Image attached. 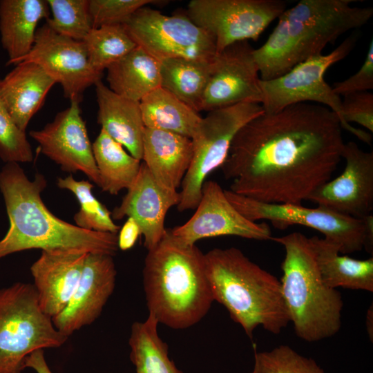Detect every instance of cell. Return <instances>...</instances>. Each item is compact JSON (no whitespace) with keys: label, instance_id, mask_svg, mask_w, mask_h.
<instances>
[{"label":"cell","instance_id":"3","mask_svg":"<svg viewBox=\"0 0 373 373\" xmlns=\"http://www.w3.org/2000/svg\"><path fill=\"white\" fill-rule=\"evenodd\" d=\"M353 0H302L285 9L265 43L254 49L261 80L280 77L299 63L322 54L341 35L365 25L372 7Z\"/></svg>","mask_w":373,"mask_h":373},{"label":"cell","instance_id":"24","mask_svg":"<svg viewBox=\"0 0 373 373\" xmlns=\"http://www.w3.org/2000/svg\"><path fill=\"white\" fill-rule=\"evenodd\" d=\"M49 14L46 0L0 1L1 42L9 57L8 65H15L30 51L37 24Z\"/></svg>","mask_w":373,"mask_h":373},{"label":"cell","instance_id":"33","mask_svg":"<svg viewBox=\"0 0 373 373\" xmlns=\"http://www.w3.org/2000/svg\"><path fill=\"white\" fill-rule=\"evenodd\" d=\"M52 17L46 24L55 32L82 41L93 28L88 0H46Z\"/></svg>","mask_w":373,"mask_h":373},{"label":"cell","instance_id":"11","mask_svg":"<svg viewBox=\"0 0 373 373\" xmlns=\"http://www.w3.org/2000/svg\"><path fill=\"white\" fill-rule=\"evenodd\" d=\"M136 45L158 61L185 58L211 61L214 39L186 15L168 16L144 6L123 24Z\"/></svg>","mask_w":373,"mask_h":373},{"label":"cell","instance_id":"29","mask_svg":"<svg viewBox=\"0 0 373 373\" xmlns=\"http://www.w3.org/2000/svg\"><path fill=\"white\" fill-rule=\"evenodd\" d=\"M211 61L180 57L162 60L160 86L198 113L201 111Z\"/></svg>","mask_w":373,"mask_h":373},{"label":"cell","instance_id":"42","mask_svg":"<svg viewBox=\"0 0 373 373\" xmlns=\"http://www.w3.org/2000/svg\"><path fill=\"white\" fill-rule=\"evenodd\" d=\"M249 373H259V372H258L256 366L255 365H254L253 370Z\"/></svg>","mask_w":373,"mask_h":373},{"label":"cell","instance_id":"30","mask_svg":"<svg viewBox=\"0 0 373 373\" xmlns=\"http://www.w3.org/2000/svg\"><path fill=\"white\" fill-rule=\"evenodd\" d=\"M159 323L151 314L131 326L130 359L136 373H182L168 355V346L157 333Z\"/></svg>","mask_w":373,"mask_h":373},{"label":"cell","instance_id":"26","mask_svg":"<svg viewBox=\"0 0 373 373\" xmlns=\"http://www.w3.org/2000/svg\"><path fill=\"white\" fill-rule=\"evenodd\" d=\"M106 70L108 87L133 101L160 86V61L137 46Z\"/></svg>","mask_w":373,"mask_h":373},{"label":"cell","instance_id":"23","mask_svg":"<svg viewBox=\"0 0 373 373\" xmlns=\"http://www.w3.org/2000/svg\"><path fill=\"white\" fill-rule=\"evenodd\" d=\"M98 106L97 122L101 129L126 148L136 159H142L144 124L140 102L122 97L102 80L95 84Z\"/></svg>","mask_w":373,"mask_h":373},{"label":"cell","instance_id":"21","mask_svg":"<svg viewBox=\"0 0 373 373\" xmlns=\"http://www.w3.org/2000/svg\"><path fill=\"white\" fill-rule=\"evenodd\" d=\"M192 157L191 138L144 128L142 160L161 187L177 191L189 169Z\"/></svg>","mask_w":373,"mask_h":373},{"label":"cell","instance_id":"41","mask_svg":"<svg viewBox=\"0 0 373 373\" xmlns=\"http://www.w3.org/2000/svg\"><path fill=\"white\" fill-rule=\"evenodd\" d=\"M373 308H372V304L370 307V308L367 310V315H366V328L367 330V334L369 335L370 338H371V341L372 342V338H373Z\"/></svg>","mask_w":373,"mask_h":373},{"label":"cell","instance_id":"31","mask_svg":"<svg viewBox=\"0 0 373 373\" xmlns=\"http://www.w3.org/2000/svg\"><path fill=\"white\" fill-rule=\"evenodd\" d=\"M82 41L90 64L100 73L137 46L123 24L93 28Z\"/></svg>","mask_w":373,"mask_h":373},{"label":"cell","instance_id":"13","mask_svg":"<svg viewBox=\"0 0 373 373\" xmlns=\"http://www.w3.org/2000/svg\"><path fill=\"white\" fill-rule=\"evenodd\" d=\"M20 62L39 65L61 86L70 102L80 103L84 92L102 77L90 64L82 41L59 35L46 23L37 28L32 49L16 64Z\"/></svg>","mask_w":373,"mask_h":373},{"label":"cell","instance_id":"34","mask_svg":"<svg viewBox=\"0 0 373 373\" xmlns=\"http://www.w3.org/2000/svg\"><path fill=\"white\" fill-rule=\"evenodd\" d=\"M254 365L259 373H325L312 358L286 345L264 352L254 351Z\"/></svg>","mask_w":373,"mask_h":373},{"label":"cell","instance_id":"18","mask_svg":"<svg viewBox=\"0 0 373 373\" xmlns=\"http://www.w3.org/2000/svg\"><path fill=\"white\" fill-rule=\"evenodd\" d=\"M113 256L89 253L79 283L64 309L52 318L55 328L69 337L101 314L115 285Z\"/></svg>","mask_w":373,"mask_h":373},{"label":"cell","instance_id":"27","mask_svg":"<svg viewBox=\"0 0 373 373\" xmlns=\"http://www.w3.org/2000/svg\"><path fill=\"white\" fill-rule=\"evenodd\" d=\"M146 128L191 138L202 117L173 94L160 86L140 102Z\"/></svg>","mask_w":373,"mask_h":373},{"label":"cell","instance_id":"7","mask_svg":"<svg viewBox=\"0 0 373 373\" xmlns=\"http://www.w3.org/2000/svg\"><path fill=\"white\" fill-rule=\"evenodd\" d=\"M68 338L41 310L33 285L17 282L0 289V373H21L28 355L59 347Z\"/></svg>","mask_w":373,"mask_h":373},{"label":"cell","instance_id":"14","mask_svg":"<svg viewBox=\"0 0 373 373\" xmlns=\"http://www.w3.org/2000/svg\"><path fill=\"white\" fill-rule=\"evenodd\" d=\"M248 41L228 46L211 63L201 111H210L242 103L260 104L259 70Z\"/></svg>","mask_w":373,"mask_h":373},{"label":"cell","instance_id":"20","mask_svg":"<svg viewBox=\"0 0 373 373\" xmlns=\"http://www.w3.org/2000/svg\"><path fill=\"white\" fill-rule=\"evenodd\" d=\"M89 253L77 249L41 251L30 272L41 310L53 318L66 306Z\"/></svg>","mask_w":373,"mask_h":373},{"label":"cell","instance_id":"17","mask_svg":"<svg viewBox=\"0 0 373 373\" xmlns=\"http://www.w3.org/2000/svg\"><path fill=\"white\" fill-rule=\"evenodd\" d=\"M79 104L70 102L52 122L41 130L31 131L30 135L39 144L41 152L60 165L61 170L81 171L99 186V175Z\"/></svg>","mask_w":373,"mask_h":373},{"label":"cell","instance_id":"37","mask_svg":"<svg viewBox=\"0 0 373 373\" xmlns=\"http://www.w3.org/2000/svg\"><path fill=\"white\" fill-rule=\"evenodd\" d=\"M344 122H355L373 132V95L369 91L354 93L344 96L342 100Z\"/></svg>","mask_w":373,"mask_h":373},{"label":"cell","instance_id":"9","mask_svg":"<svg viewBox=\"0 0 373 373\" xmlns=\"http://www.w3.org/2000/svg\"><path fill=\"white\" fill-rule=\"evenodd\" d=\"M233 207L246 218L256 222L267 220L278 229L300 224L320 231L334 242L341 254H348L363 248L371 254L373 249L372 215L358 219L318 206L265 203L224 190Z\"/></svg>","mask_w":373,"mask_h":373},{"label":"cell","instance_id":"1","mask_svg":"<svg viewBox=\"0 0 373 373\" xmlns=\"http://www.w3.org/2000/svg\"><path fill=\"white\" fill-rule=\"evenodd\" d=\"M338 116L309 102L262 113L235 135L221 166L229 191L265 203L301 204L331 180L345 142Z\"/></svg>","mask_w":373,"mask_h":373},{"label":"cell","instance_id":"39","mask_svg":"<svg viewBox=\"0 0 373 373\" xmlns=\"http://www.w3.org/2000/svg\"><path fill=\"white\" fill-rule=\"evenodd\" d=\"M140 235L141 231L137 223L133 218H128L117 236L118 249L122 251L131 249Z\"/></svg>","mask_w":373,"mask_h":373},{"label":"cell","instance_id":"10","mask_svg":"<svg viewBox=\"0 0 373 373\" xmlns=\"http://www.w3.org/2000/svg\"><path fill=\"white\" fill-rule=\"evenodd\" d=\"M264 113L260 104L242 103L208 111L202 117L191 139L193 157L181 184L179 211L195 209L207 176L221 166L237 132L246 123Z\"/></svg>","mask_w":373,"mask_h":373},{"label":"cell","instance_id":"28","mask_svg":"<svg viewBox=\"0 0 373 373\" xmlns=\"http://www.w3.org/2000/svg\"><path fill=\"white\" fill-rule=\"evenodd\" d=\"M92 149L102 190L117 195L121 190L129 189L138 175L141 160L127 153L121 144L102 129Z\"/></svg>","mask_w":373,"mask_h":373},{"label":"cell","instance_id":"32","mask_svg":"<svg viewBox=\"0 0 373 373\" xmlns=\"http://www.w3.org/2000/svg\"><path fill=\"white\" fill-rule=\"evenodd\" d=\"M57 184L70 191L79 203V211L74 216L76 226L88 231L117 233L120 227L114 223L111 212L94 196L93 185L89 181H77L70 175L59 178Z\"/></svg>","mask_w":373,"mask_h":373},{"label":"cell","instance_id":"35","mask_svg":"<svg viewBox=\"0 0 373 373\" xmlns=\"http://www.w3.org/2000/svg\"><path fill=\"white\" fill-rule=\"evenodd\" d=\"M0 157L6 162H30L33 159L26 132L12 119L0 96Z\"/></svg>","mask_w":373,"mask_h":373},{"label":"cell","instance_id":"40","mask_svg":"<svg viewBox=\"0 0 373 373\" xmlns=\"http://www.w3.org/2000/svg\"><path fill=\"white\" fill-rule=\"evenodd\" d=\"M44 350H37L28 355L23 361V369H33L37 373H52L44 357Z\"/></svg>","mask_w":373,"mask_h":373},{"label":"cell","instance_id":"12","mask_svg":"<svg viewBox=\"0 0 373 373\" xmlns=\"http://www.w3.org/2000/svg\"><path fill=\"white\" fill-rule=\"evenodd\" d=\"M186 16L210 34L219 52L234 43L256 41L283 13L280 0H192Z\"/></svg>","mask_w":373,"mask_h":373},{"label":"cell","instance_id":"6","mask_svg":"<svg viewBox=\"0 0 373 373\" xmlns=\"http://www.w3.org/2000/svg\"><path fill=\"white\" fill-rule=\"evenodd\" d=\"M271 240L285 248L280 281L296 334L309 343L334 336L341 327L343 301L323 283L311 238L293 232Z\"/></svg>","mask_w":373,"mask_h":373},{"label":"cell","instance_id":"25","mask_svg":"<svg viewBox=\"0 0 373 373\" xmlns=\"http://www.w3.org/2000/svg\"><path fill=\"white\" fill-rule=\"evenodd\" d=\"M323 283L329 287L373 292V258L358 260L341 255L338 247L325 238H310Z\"/></svg>","mask_w":373,"mask_h":373},{"label":"cell","instance_id":"2","mask_svg":"<svg viewBox=\"0 0 373 373\" xmlns=\"http://www.w3.org/2000/svg\"><path fill=\"white\" fill-rule=\"evenodd\" d=\"M46 185L41 174L30 180L17 162H8L0 171V190L10 221L0 240V258L32 249H77L113 256L118 249L117 233L86 230L56 217L41 198Z\"/></svg>","mask_w":373,"mask_h":373},{"label":"cell","instance_id":"16","mask_svg":"<svg viewBox=\"0 0 373 373\" xmlns=\"http://www.w3.org/2000/svg\"><path fill=\"white\" fill-rule=\"evenodd\" d=\"M342 173L317 188L307 198L318 206L358 219L373 209V153L364 151L356 143L344 144Z\"/></svg>","mask_w":373,"mask_h":373},{"label":"cell","instance_id":"8","mask_svg":"<svg viewBox=\"0 0 373 373\" xmlns=\"http://www.w3.org/2000/svg\"><path fill=\"white\" fill-rule=\"evenodd\" d=\"M358 35L353 33L327 55L312 57L285 74L270 80H260L261 106L265 113H273L298 103L316 102L329 108L338 117L342 128L371 144L372 135L346 124L343 118L342 99L324 79L327 69L345 58L354 49Z\"/></svg>","mask_w":373,"mask_h":373},{"label":"cell","instance_id":"4","mask_svg":"<svg viewBox=\"0 0 373 373\" xmlns=\"http://www.w3.org/2000/svg\"><path fill=\"white\" fill-rule=\"evenodd\" d=\"M143 285L149 314L173 329L198 323L214 301L205 271L204 254L185 245L166 229L158 245L148 251Z\"/></svg>","mask_w":373,"mask_h":373},{"label":"cell","instance_id":"36","mask_svg":"<svg viewBox=\"0 0 373 373\" xmlns=\"http://www.w3.org/2000/svg\"><path fill=\"white\" fill-rule=\"evenodd\" d=\"M154 0H88L93 28L124 24L138 9Z\"/></svg>","mask_w":373,"mask_h":373},{"label":"cell","instance_id":"22","mask_svg":"<svg viewBox=\"0 0 373 373\" xmlns=\"http://www.w3.org/2000/svg\"><path fill=\"white\" fill-rule=\"evenodd\" d=\"M55 81L39 65L20 62L0 79V96L18 128L26 132Z\"/></svg>","mask_w":373,"mask_h":373},{"label":"cell","instance_id":"19","mask_svg":"<svg viewBox=\"0 0 373 373\" xmlns=\"http://www.w3.org/2000/svg\"><path fill=\"white\" fill-rule=\"evenodd\" d=\"M179 201V192L161 187L142 162L136 180L127 189L120 205L114 208L111 217L113 220H122L125 216L133 218L144 236V247L149 251L162 240L166 229V215Z\"/></svg>","mask_w":373,"mask_h":373},{"label":"cell","instance_id":"15","mask_svg":"<svg viewBox=\"0 0 373 373\" xmlns=\"http://www.w3.org/2000/svg\"><path fill=\"white\" fill-rule=\"evenodd\" d=\"M192 217L182 225L170 229L185 245H195L202 238L234 236L256 240H271L270 227L243 216L227 199L224 190L212 180L205 181L201 198Z\"/></svg>","mask_w":373,"mask_h":373},{"label":"cell","instance_id":"38","mask_svg":"<svg viewBox=\"0 0 373 373\" xmlns=\"http://www.w3.org/2000/svg\"><path fill=\"white\" fill-rule=\"evenodd\" d=\"M338 95H347L373 88V42L371 40L365 61L360 69L347 79L335 82L332 86Z\"/></svg>","mask_w":373,"mask_h":373},{"label":"cell","instance_id":"5","mask_svg":"<svg viewBox=\"0 0 373 373\" xmlns=\"http://www.w3.org/2000/svg\"><path fill=\"white\" fill-rule=\"evenodd\" d=\"M204 265L213 300L249 338L258 326L278 334L290 323L280 281L241 250L213 249L204 254Z\"/></svg>","mask_w":373,"mask_h":373}]
</instances>
